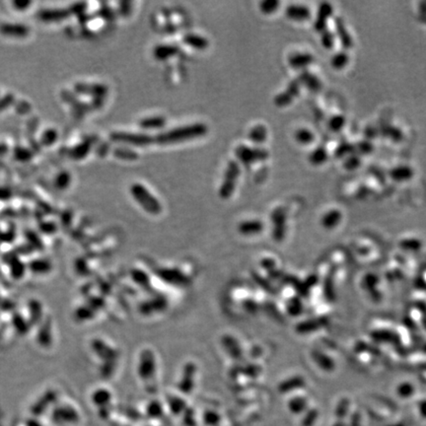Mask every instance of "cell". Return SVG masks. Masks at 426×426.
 <instances>
[{
    "mask_svg": "<svg viewBox=\"0 0 426 426\" xmlns=\"http://www.w3.org/2000/svg\"><path fill=\"white\" fill-rule=\"evenodd\" d=\"M208 131L207 125L201 122L176 127L152 136V143L158 145H171L187 140L204 136Z\"/></svg>",
    "mask_w": 426,
    "mask_h": 426,
    "instance_id": "6da1fadb",
    "label": "cell"
},
{
    "mask_svg": "<svg viewBox=\"0 0 426 426\" xmlns=\"http://www.w3.org/2000/svg\"><path fill=\"white\" fill-rule=\"evenodd\" d=\"M130 194L136 202L148 213L157 215L162 211L160 201L141 184L135 183L130 187Z\"/></svg>",
    "mask_w": 426,
    "mask_h": 426,
    "instance_id": "7a4b0ae2",
    "label": "cell"
},
{
    "mask_svg": "<svg viewBox=\"0 0 426 426\" xmlns=\"http://www.w3.org/2000/svg\"><path fill=\"white\" fill-rule=\"evenodd\" d=\"M240 174H241V168L239 164L234 160L229 161L224 173L222 185L219 188V196L221 198L228 199L229 197H231V195L235 191L236 184Z\"/></svg>",
    "mask_w": 426,
    "mask_h": 426,
    "instance_id": "3957f363",
    "label": "cell"
},
{
    "mask_svg": "<svg viewBox=\"0 0 426 426\" xmlns=\"http://www.w3.org/2000/svg\"><path fill=\"white\" fill-rule=\"evenodd\" d=\"M235 155L237 159L247 167L258 162H264L270 157L268 150L259 147H251L244 144H241L235 148Z\"/></svg>",
    "mask_w": 426,
    "mask_h": 426,
    "instance_id": "277c9868",
    "label": "cell"
},
{
    "mask_svg": "<svg viewBox=\"0 0 426 426\" xmlns=\"http://www.w3.org/2000/svg\"><path fill=\"white\" fill-rule=\"evenodd\" d=\"M110 138L117 143L127 144L131 146H148L152 145L151 135L144 133H132L125 131H115L112 132Z\"/></svg>",
    "mask_w": 426,
    "mask_h": 426,
    "instance_id": "5b68a950",
    "label": "cell"
},
{
    "mask_svg": "<svg viewBox=\"0 0 426 426\" xmlns=\"http://www.w3.org/2000/svg\"><path fill=\"white\" fill-rule=\"evenodd\" d=\"M300 85L301 84H300L298 79L291 81L288 84L286 90L279 93L274 98V105L279 107V108L289 106L293 102V100L298 96V94L300 92Z\"/></svg>",
    "mask_w": 426,
    "mask_h": 426,
    "instance_id": "8992f818",
    "label": "cell"
},
{
    "mask_svg": "<svg viewBox=\"0 0 426 426\" xmlns=\"http://www.w3.org/2000/svg\"><path fill=\"white\" fill-rule=\"evenodd\" d=\"M271 220L273 224L272 235L274 240L280 241L283 239L286 230V212L283 207H277L272 211Z\"/></svg>",
    "mask_w": 426,
    "mask_h": 426,
    "instance_id": "52a82bcc",
    "label": "cell"
},
{
    "mask_svg": "<svg viewBox=\"0 0 426 426\" xmlns=\"http://www.w3.org/2000/svg\"><path fill=\"white\" fill-rule=\"evenodd\" d=\"M155 358L150 350H144L139 359L138 373L144 380L151 378L155 372Z\"/></svg>",
    "mask_w": 426,
    "mask_h": 426,
    "instance_id": "ba28073f",
    "label": "cell"
},
{
    "mask_svg": "<svg viewBox=\"0 0 426 426\" xmlns=\"http://www.w3.org/2000/svg\"><path fill=\"white\" fill-rule=\"evenodd\" d=\"M75 90L77 93L91 95L94 98H103L108 93V87L106 85L97 83H76Z\"/></svg>",
    "mask_w": 426,
    "mask_h": 426,
    "instance_id": "9c48e42d",
    "label": "cell"
},
{
    "mask_svg": "<svg viewBox=\"0 0 426 426\" xmlns=\"http://www.w3.org/2000/svg\"><path fill=\"white\" fill-rule=\"evenodd\" d=\"M333 11H334L333 6L328 2H324L320 5L317 13V18L315 19V22H314V29L317 32L322 33L327 29V22H328V19L333 14Z\"/></svg>",
    "mask_w": 426,
    "mask_h": 426,
    "instance_id": "30bf717a",
    "label": "cell"
},
{
    "mask_svg": "<svg viewBox=\"0 0 426 426\" xmlns=\"http://www.w3.org/2000/svg\"><path fill=\"white\" fill-rule=\"evenodd\" d=\"M0 33L12 38H26L30 34V29L28 26L22 24L4 23L0 25Z\"/></svg>",
    "mask_w": 426,
    "mask_h": 426,
    "instance_id": "8fae6325",
    "label": "cell"
},
{
    "mask_svg": "<svg viewBox=\"0 0 426 426\" xmlns=\"http://www.w3.org/2000/svg\"><path fill=\"white\" fill-rule=\"evenodd\" d=\"M286 16L294 21H307L311 19L312 12L309 7L300 4H291L286 8Z\"/></svg>",
    "mask_w": 426,
    "mask_h": 426,
    "instance_id": "7c38bea8",
    "label": "cell"
},
{
    "mask_svg": "<svg viewBox=\"0 0 426 426\" xmlns=\"http://www.w3.org/2000/svg\"><path fill=\"white\" fill-rule=\"evenodd\" d=\"M313 54L309 52H294L288 57V64L294 69H304L314 62Z\"/></svg>",
    "mask_w": 426,
    "mask_h": 426,
    "instance_id": "4fadbf2b",
    "label": "cell"
},
{
    "mask_svg": "<svg viewBox=\"0 0 426 426\" xmlns=\"http://www.w3.org/2000/svg\"><path fill=\"white\" fill-rule=\"evenodd\" d=\"M389 175L395 182L402 183L412 180L414 178L415 172L414 169L408 165H399L391 169Z\"/></svg>",
    "mask_w": 426,
    "mask_h": 426,
    "instance_id": "5bb4252c",
    "label": "cell"
},
{
    "mask_svg": "<svg viewBox=\"0 0 426 426\" xmlns=\"http://www.w3.org/2000/svg\"><path fill=\"white\" fill-rule=\"evenodd\" d=\"M178 52L179 47L177 45L162 43L155 46V48L153 49V56L155 57V59L163 61L175 56Z\"/></svg>",
    "mask_w": 426,
    "mask_h": 426,
    "instance_id": "9a60e30c",
    "label": "cell"
},
{
    "mask_svg": "<svg viewBox=\"0 0 426 426\" xmlns=\"http://www.w3.org/2000/svg\"><path fill=\"white\" fill-rule=\"evenodd\" d=\"M71 11L63 10V9H55V10H42L39 13V17L40 20L44 22H56L61 21L69 17Z\"/></svg>",
    "mask_w": 426,
    "mask_h": 426,
    "instance_id": "2e32d148",
    "label": "cell"
},
{
    "mask_svg": "<svg viewBox=\"0 0 426 426\" xmlns=\"http://www.w3.org/2000/svg\"><path fill=\"white\" fill-rule=\"evenodd\" d=\"M300 84H303L304 86H306V88H308L309 90L313 91V92H318L322 89V83L320 81V79L315 76L314 74L310 73L309 71L304 70L299 78H298Z\"/></svg>",
    "mask_w": 426,
    "mask_h": 426,
    "instance_id": "e0dca14e",
    "label": "cell"
},
{
    "mask_svg": "<svg viewBox=\"0 0 426 426\" xmlns=\"http://www.w3.org/2000/svg\"><path fill=\"white\" fill-rule=\"evenodd\" d=\"M183 41L187 45L192 46L193 48H195L198 50H203L209 45L208 39L206 38L200 36V35H197V34H187V35H185Z\"/></svg>",
    "mask_w": 426,
    "mask_h": 426,
    "instance_id": "ac0fdd59",
    "label": "cell"
},
{
    "mask_svg": "<svg viewBox=\"0 0 426 426\" xmlns=\"http://www.w3.org/2000/svg\"><path fill=\"white\" fill-rule=\"evenodd\" d=\"M54 420L61 423L73 424L78 421V414L72 408L62 407L54 413Z\"/></svg>",
    "mask_w": 426,
    "mask_h": 426,
    "instance_id": "d6986e66",
    "label": "cell"
},
{
    "mask_svg": "<svg viewBox=\"0 0 426 426\" xmlns=\"http://www.w3.org/2000/svg\"><path fill=\"white\" fill-rule=\"evenodd\" d=\"M264 224L260 220H247L239 225V231L243 235H256L262 232Z\"/></svg>",
    "mask_w": 426,
    "mask_h": 426,
    "instance_id": "ffe728a7",
    "label": "cell"
},
{
    "mask_svg": "<svg viewBox=\"0 0 426 426\" xmlns=\"http://www.w3.org/2000/svg\"><path fill=\"white\" fill-rule=\"evenodd\" d=\"M342 212L338 209H331L324 214L321 219V223L325 228H334L336 227L342 220Z\"/></svg>",
    "mask_w": 426,
    "mask_h": 426,
    "instance_id": "44dd1931",
    "label": "cell"
},
{
    "mask_svg": "<svg viewBox=\"0 0 426 426\" xmlns=\"http://www.w3.org/2000/svg\"><path fill=\"white\" fill-rule=\"evenodd\" d=\"M195 372V367L194 364L189 363L184 370V375H183V379L181 380V384H180V388L181 390H183L184 392H189L192 390L193 388V383H194V375Z\"/></svg>",
    "mask_w": 426,
    "mask_h": 426,
    "instance_id": "7402d4cb",
    "label": "cell"
},
{
    "mask_svg": "<svg viewBox=\"0 0 426 426\" xmlns=\"http://www.w3.org/2000/svg\"><path fill=\"white\" fill-rule=\"evenodd\" d=\"M336 28L338 32V36L342 41V44L345 48H350L352 46V39L349 34L343 20L341 18L336 19Z\"/></svg>",
    "mask_w": 426,
    "mask_h": 426,
    "instance_id": "603a6c76",
    "label": "cell"
},
{
    "mask_svg": "<svg viewBox=\"0 0 426 426\" xmlns=\"http://www.w3.org/2000/svg\"><path fill=\"white\" fill-rule=\"evenodd\" d=\"M166 124V118L162 116H154L141 119L139 125L143 129H158Z\"/></svg>",
    "mask_w": 426,
    "mask_h": 426,
    "instance_id": "cb8c5ba5",
    "label": "cell"
},
{
    "mask_svg": "<svg viewBox=\"0 0 426 426\" xmlns=\"http://www.w3.org/2000/svg\"><path fill=\"white\" fill-rule=\"evenodd\" d=\"M329 159V153L323 146L315 148L309 155V161L314 166H320L326 163Z\"/></svg>",
    "mask_w": 426,
    "mask_h": 426,
    "instance_id": "d4e9b609",
    "label": "cell"
},
{
    "mask_svg": "<svg viewBox=\"0 0 426 426\" xmlns=\"http://www.w3.org/2000/svg\"><path fill=\"white\" fill-rule=\"evenodd\" d=\"M223 346L225 348V349L228 351V353H230V355L234 358H240L242 355V350L240 349V346L238 344V342L231 336H225L223 338Z\"/></svg>",
    "mask_w": 426,
    "mask_h": 426,
    "instance_id": "484cf974",
    "label": "cell"
},
{
    "mask_svg": "<svg viewBox=\"0 0 426 426\" xmlns=\"http://www.w3.org/2000/svg\"><path fill=\"white\" fill-rule=\"evenodd\" d=\"M249 138L255 143H263L268 138V129L264 124H257L249 131Z\"/></svg>",
    "mask_w": 426,
    "mask_h": 426,
    "instance_id": "4316f807",
    "label": "cell"
},
{
    "mask_svg": "<svg viewBox=\"0 0 426 426\" xmlns=\"http://www.w3.org/2000/svg\"><path fill=\"white\" fill-rule=\"evenodd\" d=\"M91 399H92V402L94 405L101 407V408L102 407L104 408L111 401L112 395L110 394L109 391H107L105 389H99L93 393Z\"/></svg>",
    "mask_w": 426,
    "mask_h": 426,
    "instance_id": "83f0119b",
    "label": "cell"
},
{
    "mask_svg": "<svg viewBox=\"0 0 426 426\" xmlns=\"http://www.w3.org/2000/svg\"><path fill=\"white\" fill-rule=\"evenodd\" d=\"M295 139L301 145H309L315 140V134L308 128H299L295 132Z\"/></svg>",
    "mask_w": 426,
    "mask_h": 426,
    "instance_id": "f1b7e54d",
    "label": "cell"
},
{
    "mask_svg": "<svg viewBox=\"0 0 426 426\" xmlns=\"http://www.w3.org/2000/svg\"><path fill=\"white\" fill-rule=\"evenodd\" d=\"M92 348L94 349V351H96L100 356V357H104L105 359H112L114 356H116V352L115 350H113L112 349H110L106 344L101 343V342H94L92 345Z\"/></svg>",
    "mask_w": 426,
    "mask_h": 426,
    "instance_id": "f546056e",
    "label": "cell"
},
{
    "mask_svg": "<svg viewBox=\"0 0 426 426\" xmlns=\"http://www.w3.org/2000/svg\"><path fill=\"white\" fill-rule=\"evenodd\" d=\"M91 144H92L91 141H83L81 144L75 146L70 152L71 157L75 160L83 159L90 152Z\"/></svg>",
    "mask_w": 426,
    "mask_h": 426,
    "instance_id": "4dcf8cb0",
    "label": "cell"
},
{
    "mask_svg": "<svg viewBox=\"0 0 426 426\" xmlns=\"http://www.w3.org/2000/svg\"><path fill=\"white\" fill-rule=\"evenodd\" d=\"M349 62V55L346 51H339L335 53L331 59V65L335 69H343Z\"/></svg>",
    "mask_w": 426,
    "mask_h": 426,
    "instance_id": "1f68e13d",
    "label": "cell"
},
{
    "mask_svg": "<svg viewBox=\"0 0 426 426\" xmlns=\"http://www.w3.org/2000/svg\"><path fill=\"white\" fill-rule=\"evenodd\" d=\"M114 155L120 160L124 161H134L137 160L139 155L137 152L129 149V148H123V147H117L114 150Z\"/></svg>",
    "mask_w": 426,
    "mask_h": 426,
    "instance_id": "d6a6232c",
    "label": "cell"
},
{
    "mask_svg": "<svg viewBox=\"0 0 426 426\" xmlns=\"http://www.w3.org/2000/svg\"><path fill=\"white\" fill-rule=\"evenodd\" d=\"M347 123V118L343 115H336L332 116L328 121V127L334 132H339L343 130Z\"/></svg>",
    "mask_w": 426,
    "mask_h": 426,
    "instance_id": "836d02e7",
    "label": "cell"
},
{
    "mask_svg": "<svg viewBox=\"0 0 426 426\" xmlns=\"http://www.w3.org/2000/svg\"><path fill=\"white\" fill-rule=\"evenodd\" d=\"M280 2L277 0H265L260 3V9L265 14H271L278 9Z\"/></svg>",
    "mask_w": 426,
    "mask_h": 426,
    "instance_id": "e575fe53",
    "label": "cell"
},
{
    "mask_svg": "<svg viewBox=\"0 0 426 426\" xmlns=\"http://www.w3.org/2000/svg\"><path fill=\"white\" fill-rule=\"evenodd\" d=\"M70 181H71L70 174L67 173V172H61L55 178V182L54 183H55V186H56L57 189L64 190V189H66L70 185Z\"/></svg>",
    "mask_w": 426,
    "mask_h": 426,
    "instance_id": "d590c367",
    "label": "cell"
},
{
    "mask_svg": "<svg viewBox=\"0 0 426 426\" xmlns=\"http://www.w3.org/2000/svg\"><path fill=\"white\" fill-rule=\"evenodd\" d=\"M321 34H322L321 41H322L323 46L327 49H332L335 45V35L331 31H329L328 29H326Z\"/></svg>",
    "mask_w": 426,
    "mask_h": 426,
    "instance_id": "8d00e7d4",
    "label": "cell"
},
{
    "mask_svg": "<svg viewBox=\"0 0 426 426\" xmlns=\"http://www.w3.org/2000/svg\"><path fill=\"white\" fill-rule=\"evenodd\" d=\"M57 139V132L54 129H47L45 130L40 138L41 144L43 145H51L55 142V140Z\"/></svg>",
    "mask_w": 426,
    "mask_h": 426,
    "instance_id": "74e56055",
    "label": "cell"
},
{
    "mask_svg": "<svg viewBox=\"0 0 426 426\" xmlns=\"http://www.w3.org/2000/svg\"><path fill=\"white\" fill-rule=\"evenodd\" d=\"M360 164H361L360 158L358 156L351 155L346 159V161L344 163V167H345V169H347L349 171H353V170L357 169L360 166Z\"/></svg>",
    "mask_w": 426,
    "mask_h": 426,
    "instance_id": "f35d334b",
    "label": "cell"
},
{
    "mask_svg": "<svg viewBox=\"0 0 426 426\" xmlns=\"http://www.w3.org/2000/svg\"><path fill=\"white\" fill-rule=\"evenodd\" d=\"M414 391H415L414 386L412 384H409V383L401 384L399 386V388H398L399 396L402 397V398H405V399L412 397L413 394H414Z\"/></svg>",
    "mask_w": 426,
    "mask_h": 426,
    "instance_id": "ab89813d",
    "label": "cell"
},
{
    "mask_svg": "<svg viewBox=\"0 0 426 426\" xmlns=\"http://www.w3.org/2000/svg\"><path fill=\"white\" fill-rule=\"evenodd\" d=\"M302 383H303L302 378H293L292 381L289 380V381L283 382L280 386V389L282 391H285V392L290 391V390H294L295 388H299V386H301Z\"/></svg>",
    "mask_w": 426,
    "mask_h": 426,
    "instance_id": "60d3db41",
    "label": "cell"
},
{
    "mask_svg": "<svg viewBox=\"0 0 426 426\" xmlns=\"http://www.w3.org/2000/svg\"><path fill=\"white\" fill-rule=\"evenodd\" d=\"M32 156H33V153L26 148L18 147L15 149V158H17L20 161H28L32 158Z\"/></svg>",
    "mask_w": 426,
    "mask_h": 426,
    "instance_id": "b9f144b4",
    "label": "cell"
},
{
    "mask_svg": "<svg viewBox=\"0 0 426 426\" xmlns=\"http://www.w3.org/2000/svg\"><path fill=\"white\" fill-rule=\"evenodd\" d=\"M305 406H306V403H305V401L302 398L294 399L290 403L291 412L293 411L294 413H300V412H302V410H304Z\"/></svg>",
    "mask_w": 426,
    "mask_h": 426,
    "instance_id": "7bdbcfd3",
    "label": "cell"
},
{
    "mask_svg": "<svg viewBox=\"0 0 426 426\" xmlns=\"http://www.w3.org/2000/svg\"><path fill=\"white\" fill-rule=\"evenodd\" d=\"M349 401H347V400L342 401L339 404V407L337 408V417L340 418L341 420L344 419L347 416L348 412H349Z\"/></svg>",
    "mask_w": 426,
    "mask_h": 426,
    "instance_id": "ee69618b",
    "label": "cell"
},
{
    "mask_svg": "<svg viewBox=\"0 0 426 426\" xmlns=\"http://www.w3.org/2000/svg\"><path fill=\"white\" fill-rule=\"evenodd\" d=\"M357 148H358V151L361 154H364V155L369 154V153H371L373 151V145L369 141H362V142H360L357 145Z\"/></svg>",
    "mask_w": 426,
    "mask_h": 426,
    "instance_id": "f6af8a7d",
    "label": "cell"
},
{
    "mask_svg": "<svg viewBox=\"0 0 426 426\" xmlns=\"http://www.w3.org/2000/svg\"><path fill=\"white\" fill-rule=\"evenodd\" d=\"M352 151V146L350 145V144H343V145H341L338 149H337V151H336V155L338 156V157H343V156H346L347 154H349V153H350Z\"/></svg>",
    "mask_w": 426,
    "mask_h": 426,
    "instance_id": "bcb514c9",
    "label": "cell"
},
{
    "mask_svg": "<svg viewBox=\"0 0 426 426\" xmlns=\"http://www.w3.org/2000/svg\"><path fill=\"white\" fill-rule=\"evenodd\" d=\"M14 101V97L11 94H7L6 96H4L3 98L0 99V112L4 109H6L7 107H9Z\"/></svg>",
    "mask_w": 426,
    "mask_h": 426,
    "instance_id": "7dc6e473",
    "label": "cell"
},
{
    "mask_svg": "<svg viewBox=\"0 0 426 426\" xmlns=\"http://www.w3.org/2000/svg\"><path fill=\"white\" fill-rule=\"evenodd\" d=\"M31 4H32V3H31V2H29V1H16V2H13L14 9H16V10H20V11H24V10H26V9H27Z\"/></svg>",
    "mask_w": 426,
    "mask_h": 426,
    "instance_id": "c3c4849f",
    "label": "cell"
},
{
    "mask_svg": "<svg viewBox=\"0 0 426 426\" xmlns=\"http://www.w3.org/2000/svg\"><path fill=\"white\" fill-rule=\"evenodd\" d=\"M350 426H360V418L356 415H354L353 416V418L351 419V423H350Z\"/></svg>",
    "mask_w": 426,
    "mask_h": 426,
    "instance_id": "681fc988",
    "label": "cell"
},
{
    "mask_svg": "<svg viewBox=\"0 0 426 426\" xmlns=\"http://www.w3.org/2000/svg\"><path fill=\"white\" fill-rule=\"evenodd\" d=\"M420 410H421V414H422V416L426 418V401L421 402Z\"/></svg>",
    "mask_w": 426,
    "mask_h": 426,
    "instance_id": "f907efd6",
    "label": "cell"
},
{
    "mask_svg": "<svg viewBox=\"0 0 426 426\" xmlns=\"http://www.w3.org/2000/svg\"><path fill=\"white\" fill-rule=\"evenodd\" d=\"M6 151H7V147H6V145H4V144H0V155L5 154V153H6Z\"/></svg>",
    "mask_w": 426,
    "mask_h": 426,
    "instance_id": "816d5d0a",
    "label": "cell"
},
{
    "mask_svg": "<svg viewBox=\"0 0 426 426\" xmlns=\"http://www.w3.org/2000/svg\"><path fill=\"white\" fill-rule=\"evenodd\" d=\"M27 426H40V425H39L37 422H35V421H31V422H29L28 423V425Z\"/></svg>",
    "mask_w": 426,
    "mask_h": 426,
    "instance_id": "f5cc1de1",
    "label": "cell"
},
{
    "mask_svg": "<svg viewBox=\"0 0 426 426\" xmlns=\"http://www.w3.org/2000/svg\"><path fill=\"white\" fill-rule=\"evenodd\" d=\"M334 426H346V424L345 423H343V422H339V423H337L336 425Z\"/></svg>",
    "mask_w": 426,
    "mask_h": 426,
    "instance_id": "db71d44e",
    "label": "cell"
}]
</instances>
